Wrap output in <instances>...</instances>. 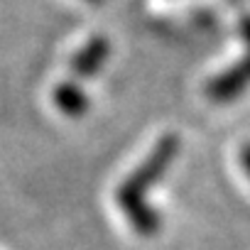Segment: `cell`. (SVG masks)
Returning <instances> with one entry per match:
<instances>
[{
	"instance_id": "obj_1",
	"label": "cell",
	"mask_w": 250,
	"mask_h": 250,
	"mask_svg": "<svg viewBox=\"0 0 250 250\" xmlns=\"http://www.w3.org/2000/svg\"><path fill=\"white\" fill-rule=\"evenodd\" d=\"M177 150H179V138L177 135L160 138V143L155 145L150 157L120 184V189L115 194L118 196V206L123 208V213L128 216V221H130V226L140 235H152L160 228V216L147 206L145 194L167 172V167L177 157Z\"/></svg>"
},
{
	"instance_id": "obj_2",
	"label": "cell",
	"mask_w": 250,
	"mask_h": 250,
	"mask_svg": "<svg viewBox=\"0 0 250 250\" xmlns=\"http://www.w3.org/2000/svg\"><path fill=\"white\" fill-rule=\"evenodd\" d=\"M240 35L248 44V57L240 59L235 66H230L228 71L218 74L216 79L208 81L206 86V96L211 101H230L238 93L245 91V86L250 83V18H243L240 22Z\"/></svg>"
},
{
	"instance_id": "obj_3",
	"label": "cell",
	"mask_w": 250,
	"mask_h": 250,
	"mask_svg": "<svg viewBox=\"0 0 250 250\" xmlns=\"http://www.w3.org/2000/svg\"><path fill=\"white\" fill-rule=\"evenodd\" d=\"M108 54H110V42H108L105 37H93V40H88V42L71 57V74H74L76 79H88V76H93V74L101 69V64L108 59Z\"/></svg>"
},
{
	"instance_id": "obj_4",
	"label": "cell",
	"mask_w": 250,
	"mask_h": 250,
	"mask_svg": "<svg viewBox=\"0 0 250 250\" xmlns=\"http://www.w3.org/2000/svg\"><path fill=\"white\" fill-rule=\"evenodd\" d=\"M54 105L59 108V113L69 115V118H79L88 110V96L71 81H62L54 88Z\"/></svg>"
},
{
	"instance_id": "obj_5",
	"label": "cell",
	"mask_w": 250,
	"mask_h": 250,
	"mask_svg": "<svg viewBox=\"0 0 250 250\" xmlns=\"http://www.w3.org/2000/svg\"><path fill=\"white\" fill-rule=\"evenodd\" d=\"M240 165H243V169H245L248 177H250V143L243 145V150H240Z\"/></svg>"
},
{
	"instance_id": "obj_6",
	"label": "cell",
	"mask_w": 250,
	"mask_h": 250,
	"mask_svg": "<svg viewBox=\"0 0 250 250\" xmlns=\"http://www.w3.org/2000/svg\"><path fill=\"white\" fill-rule=\"evenodd\" d=\"M88 3H101V0H88Z\"/></svg>"
}]
</instances>
